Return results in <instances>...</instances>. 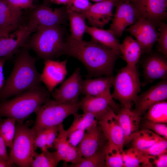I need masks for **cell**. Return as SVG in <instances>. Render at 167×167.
<instances>
[{
  "label": "cell",
  "instance_id": "6da1fadb",
  "mask_svg": "<svg viewBox=\"0 0 167 167\" xmlns=\"http://www.w3.org/2000/svg\"><path fill=\"white\" fill-rule=\"evenodd\" d=\"M114 50L91 40H77L70 35L66 40L64 55L74 57L85 66L88 77L112 76L115 64L120 55Z\"/></svg>",
  "mask_w": 167,
  "mask_h": 167
},
{
  "label": "cell",
  "instance_id": "7a4b0ae2",
  "mask_svg": "<svg viewBox=\"0 0 167 167\" xmlns=\"http://www.w3.org/2000/svg\"><path fill=\"white\" fill-rule=\"evenodd\" d=\"M25 46L15 54L14 64L10 75L0 90V99L18 95L41 85V74L36 67V58Z\"/></svg>",
  "mask_w": 167,
  "mask_h": 167
},
{
  "label": "cell",
  "instance_id": "3957f363",
  "mask_svg": "<svg viewBox=\"0 0 167 167\" xmlns=\"http://www.w3.org/2000/svg\"><path fill=\"white\" fill-rule=\"evenodd\" d=\"M50 93L39 85L31 88L14 98L0 104V116L24 121L50 98Z\"/></svg>",
  "mask_w": 167,
  "mask_h": 167
},
{
  "label": "cell",
  "instance_id": "277c9868",
  "mask_svg": "<svg viewBox=\"0 0 167 167\" xmlns=\"http://www.w3.org/2000/svg\"><path fill=\"white\" fill-rule=\"evenodd\" d=\"M61 26H38L25 46L33 51L37 57L46 60L54 59L64 54L66 40Z\"/></svg>",
  "mask_w": 167,
  "mask_h": 167
},
{
  "label": "cell",
  "instance_id": "5b68a950",
  "mask_svg": "<svg viewBox=\"0 0 167 167\" xmlns=\"http://www.w3.org/2000/svg\"><path fill=\"white\" fill-rule=\"evenodd\" d=\"M79 109V101L61 102L49 98L34 112L36 118L32 128L35 135L46 128L62 124L67 117L77 113Z\"/></svg>",
  "mask_w": 167,
  "mask_h": 167
},
{
  "label": "cell",
  "instance_id": "8992f818",
  "mask_svg": "<svg viewBox=\"0 0 167 167\" xmlns=\"http://www.w3.org/2000/svg\"><path fill=\"white\" fill-rule=\"evenodd\" d=\"M113 99L118 101L122 107L131 109L140 91L141 83L136 67L126 65L113 77Z\"/></svg>",
  "mask_w": 167,
  "mask_h": 167
},
{
  "label": "cell",
  "instance_id": "52a82bcc",
  "mask_svg": "<svg viewBox=\"0 0 167 167\" xmlns=\"http://www.w3.org/2000/svg\"><path fill=\"white\" fill-rule=\"evenodd\" d=\"M33 129L23 123H16L14 137L9 154L10 160L19 167H29L37 153Z\"/></svg>",
  "mask_w": 167,
  "mask_h": 167
},
{
  "label": "cell",
  "instance_id": "ba28073f",
  "mask_svg": "<svg viewBox=\"0 0 167 167\" xmlns=\"http://www.w3.org/2000/svg\"><path fill=\"white\" fill-rule=\"evenodd\" d=\"M125 30L136 39L141 47L142 54L151 52L159 36L156 26L150 20L142 17L138 18Z\"/></svg>",
  "mask_w": 167,
  "mask_h": 167
},
{
  "label": "cell",
  "instance_id": "9c48e42d",
  "mask_svg": "<svg viewBox=\"0 0 167 167\" xmlns=\"http://www.w3.org/2000/svg\"><path fill=\"white\" fill-rule=\"evenodd\" d=\"M37 27L28 22L26 25L20 26L14 32L3 37L0 40V58H11L21 47L25 46L26 41Z\"/></svg>",
  "mask_w": 167,
  "mask_h": 167
},
{
  "label": "cell",
  "instance_id": "30bf717a",
  "mask_svg": "<svg viewBox=\"0 0 167 167\" xmlns=\"http://www.w3.org/2000/svg\"><path fill=\"white\" fill-rule=\"evenodd\" d=\"M134 6L137 19L142 17L156 26L163 22L167 16V0H129Z\"/></svg>",
  "mask_w": 167,
  "mask_h": 167
},
{
  "label": "cell",
  "instance_id": "8fae6325",
  "mask_svg": "<svg viewBox=\"0 0 167 167\" xmlns=\"http://www.w3.org/2000/svg\"><path fill=\"white\" fill-rule=\"evenodd\" d=\"M29 22L36 26L52 27L63 24L67 17L66 9H53L45 5L36 6L32 9Z\"/></svg>",
  "mask_w": 167,
  "mask_h": 167
},
{
  "label": "cell",
  "instance_id": "7c38bea8",
  "mask_svg": "<svg viewBox=\"0 0 167 167\" xmlns=\"http://www.w3.org/2000/svg\"><path fill=\"white\" fill-rule=\"evenodd\" d=\"M115 13L109 30L117 38L122 36L126 28L137 20L135 7L129 0H119L116 5Z\"/></svg>",
  "mask_w": 167,
  "mask_h": 167
},
{
  "label": "cell",
  "instance_id": "4fadbf2b",
  "mask_svg": "<svg viewBox=\"0 0 167 167\" xmlns=\"http://www.w3.org/2000/svg\"><path fill=\"white\" fill-rule=\"evenodd\" d=\"M167 98V80H162L138 95L134 102L133 111L141 116L152 105Z\"/></svg>",
  "mask_w": 167,
  "mask_h": 167
},
{
  "label": "cell",
  "instance_id": "5bb4252c",
  "mask_svg": "<svg viewBox=\"0 0 167 167\" xmlns=\"http://www.w3.org/2000/svg\"><path fill=\"white\" fill-rule=\"evenodd\" d=\"M80 71V68L78 67L58 88L51 93L54 99L61 102L79 101L83 81Z\"/></svg>",
  "mask_w": 167,
  "mask_h": 167
},
{
  "label": "cell",
  "instance_id": "9a60e30c",
  "mask_svg": "<svg viewBox=\"0 0 167 167\" xmlns=\"http://www.w3.org/2000/svg\"><path fill=\"white\" fill-rule=\"evenodd\" d=\"M97 121L108 142L123 150V132L114 110L110 108Z\"/></svg>",
  "mask_w": 167,
  "mask_h": 167
},
{
  "label": "cell",
  "instance_id": "2e32d148",
  "mask_svg": "<svg viewBox=\"0 0 167 167\" xmlns=\"http://www.w3.org/2000/svg\"><path fill=\"white\" fill-rule=\"evenodd\" d=\"M67 62V59L62 61L54 59L44 60V67L41 74L40 80L50 93L57 85L63 81L66 75Z\"/></svg>",
  "mask_w": 167,
  "mask_h": 167
},
{
  "label": "cell",
  "instance_id": "e0dca14e",
  "mask_svg": "<svg viewBox=\"0 0 167 167\" xmlns=\"http://www.w3.org/2000/svg\"><path fill=\"white\" fill-rule=\"evenodd\" d=\"M86 131L82 140L76 147L83 157L92 155L104 148L108 142L98 122Z\"/></svg>",
  "mask_w": 167,
  "mask_h": 167
},
{
  "label": "cell",
  "instance_id": "ac0fdd59",
  "mask_svg": "<svg viewBox=\"0 0 167 167\" xmlns=\"http://www.w3.org/2000/svg\"><path fill=\"white\" fill-rule=\"evenodd\" d=\"M119 0H105L92 4L83 13L91 26L103 28L112 20V10Z\"/></svg>",
  "mask_w": 167,
  "mask_h": 167
},
{
  "label": "cell",
  "instance_id": "d6986e66",
  "mask_svg": "<svg viewBox=\"0 0 167 167\" xmlns=\"http://www.w3.org/2000/svg\"><path fill=\"white\" fill-rule=\"evenodd\" d=\"M142 62L145 81L151 83L157 79L164 80L167 77V60L162 54H148Z\"/></svg>",
  "mask_w": 167,
  "mask_h": 167
},
{
  "label": "cell",
  "instance_id": "ffe728a7",
  "mask_svg": "<svg viewBox=\"0 0 167 167\" xmlns=\"http://www.w3.org/2000/svg\"><path fill=\"white\" fill-rule=\"evenodd\" d=\"M113 77L101 76L83 79L81 93L86 96L105 97L118 108V105L114 101L110 91Z\"/></svg>",
  "mask_w": 167,
  "mask_h": 167
},
{
  "label": "cell",
  "instance_id": "44dd1931",
  "mask_svg": "<svg viewBox=\"0 0 167 167\" xmlns=\"http://www.w3.org/2000/svg\"><path fill=\"white\" fill-rule=\"evenodd\" d=\"M53 146L62 161L66 162L75 164L82 157L77 147L72 146L69 143L66 131L62 123L59 125L58 135L54 140Z\"/></svg>",
  "mask_w": 167,
  "mask_h": 167
},
{
  "label": "cell",
  "instance_id": "7402d4cb",
  "mask_svg": "<svg viewBox=\"0 0 167 167\" xmlns=\"http://www.w3.org/2000/svg\"><path fill=\"white\" fill-rule=\"evenodd\" d=\"M117 116L123 132L124 144H128L139 130L141 116L131 109L123 107Z\"/></svg>",
  "mask_w": 167,
  "mask_h": 167
},
{
  "label": "cell",
  "instance_id": "603a6c76",
  "mask_svg": "<svg viewBox=\"0 0 167 167\" xmlns=\"http://www.w3.org/2000/svg\"><path fill=\"white\" fill-rule=\"evenodd\" d=\"M80 101V108L83 112L92 114L97 121L110 108H117L107 99L100 96L85 95Z\"/></svg>",
  "mask_w": 167,
  "mask_h": 167
},
{
  "label": "cell",
  "instance_id": "cb8c5ba5",
  "mask_svg": "<svg viewBox=\"0 0 167 167\" xmlns=\"http://www.w3.org/2000/svg\"><path fill=\"white\" fill-rule=\"evenodd\" d=\"M85 33L90 36L92 40L110 49L119 51L121 44L110 30L87 25Z\"/></svg>",
  "mask_w": 167,
  "mask_h": 167
},
{
  "label": "cell",
  "instance_id": "d4e9b609",
  "mask_svg": "<svg viewBox=\"0 0 167 167\" xmlns=\"http://www.w3.org/2000/svg\"><path fill=\"white\" fill-rule=\"evenodd\" d=\"M119 51L126 65L136 67L142 54L141 47L136 40L127 36L120 44Z\"/></svg>",
  "mask_w": 167,
  "mask_h": 167
},
{
  "label": "cell",
  "instance_id": "484cf974",
  "mask_svg": "<svg viewBox=\"0 0 167 167\" xmlns=\"http://www.w3.org/2000/svg\"><path fill=\"white\" fill-rule=\"evenodd\" d=\"M22 10L10 6L4 0H0V28L19 27Z\"/></svg>",
  "mask_w": 167,
  "mask_h": 167
},
{
  "label": "cell",
  "instance_id": "4316f807",
  "mask_svg": "<svg viewBox=\"0 0 167 167\" xmlns=\"http://www.w3.org/2000/svg\"><path fill=\"white\" fill-rule=\"evenodd\" d=\"M66 11L70 21V36L77 40H83L87 26L84 15L82 13L74 12L66 8Z\"/></svg>",
  "mask_w": 167,
  "mask_h": 167
},
{
  "label": "cell",
  "instance_id": "83f0119b",
  "mask_svg": "<svg viewBox=\"0 0 167 167\" xmlns=\"http://www.w3.org/2000/svg\"><path fill=\"white\" fill-rule=\"evenodd\" d=\"M161 138L151 130L144 128L139 130L133 137L131 141L132 147L143 150L152 145Z\"/></svg>",
  "mask_w": 167,
  "mask_h": 167
},
{
  "label": "cell",
  "instance_id": "f1b7e54d",
  "mask_svg": "<svg viewBox=\"0 0 167 167\" xmlns=\"http://www.w3.org/2000/svg\"><path fill=\"white\" fill-rule=\"evenodd\" d=\"M41 152L34 157L31 167H55L62 160L56 151H49L48 149L41 150Z\"/></svg>",
  "mask_w": 167,
  "mask_h": 167
},
{
  "label": "cell",
  "instance_id": "f546056e",
  "mask_svg": "<svg viewBox=\"0 0 167 167\" xmlns=\"http://www.w3.org/2000/svg\"><path fill=\"white\" fill-rule=\"evenodd\" d=\"M74 116L72 124L66 130L67 137L75 130L81 129L86 131L97 122L94 116L89 113L83 112L81 114L77 113Z\"/></svg>",
  "mask_w": 167,
  "mask_h": 167
},
{
  "label": "cell",
  "instance_id": "4dcf8cb0",
  "mask_svg": "<svg viewBox=\"0 0 167 167\" xmlns=\"http://www.w3.org/2000/svg\"><path fill=\"white\" fill-rule=\"evenodd\" d=\"M124 167H143L146 155L140 150L131 148L122 151Z\"/></svg>",
  "mask_w": 167,
  "mask_h": 167
},
{
  "label": "cell",
  "instance_id": "1f68e13d",
  "mask_svg": "<svg viewBox=\"0 0 167 167\" xmlns=\"http://www.w3.org/2000/svg\"><path fill=\"white\" fill-rule=\"evenodd\" d=\"M147 120L156 122L167 123V102L166 101L155 103L147 110Z\"/></svg>",
  "mask_w": 167,
  "mask_h": 167
},
{
  "label": "cell",
  "instance_id": "d6a6232c",
  "mask_svg": "<svg viewBox=\"0 0 167 167\" xmlns=\"http://www.w3.org/2000/svg\"><path fill=\"white\" fill-rule=\"evenodd\" d=\"M105 146L91 156L87 157H82L76 164L67 165H65V166L71 167H106L105 161Z\"/></svg>",
  "mask_w": 167,
  "mask_h": 167
},
{
  "label": "cell",
  "instance_id": "836d02e7",
  "mask_svg": "<svg viewBox=\"0 0 167 167\" xmlns=\"http://www.w3.org/2000/svg\"><path fill=\"white\" fill-rule=\"evenodd\" d=\"M122 151L116 146L108 142L105 147L106 167H123Z\"/></svg>",
  "mask_w": 167,
  "mask_h": 167
},
{
  "label": "cell",
  "instance_id": "e575fe53",
  "mask_svg": "<svg viewBox=\"0 0 167 167\" xmlns=\"http://www.w3.org/2000/svg\"><path fill=\"white\" fill-rule=\"evenodd\" d=\"M16 123L15 119L9 118L0 121V135L7 147L10 148L15 134Z\"/></svg>",
  "mask_w": 167,
  "mask_h": 167
},
{
  "label": "cell",
  "instance_id": "d590c367",
  "mask_svg": "<svg viewBox=\"0 0 167 167\" xmlns=\"http://www.w3.org/2000/svg\"><path fill=\"white\" fill-rule=\"evenodd\" d=\"M167 139L162 137L148 148L141 151L147 155L156 156L167 153Z\"/></svg>",
  "mask_w": 167,
  "mask_h": 167
},
{
  "label": "cell",
  "instance_id": "8d00e7d4",
  "mask_svg": "<svg viewBox=\"0 0 167 167\" xmlns=\"http://www.w3.org/2000/svg\"><path fill=\"white\" fill-rule=\"evenodd\" d=\"M157 40L158 51L165 57L167 56V24L165 22L159 25Z\"/></svg>",
  "mask_w": 167,
  "mask_h": 167
},
{
  "label": "cell",
  "instance_id": "74e56055",
  "mask_svg": "<svg viewBox=\"0 0 167 167\" xmlns=\"http://www.w3.org/2000/svg\"><path fill=\"white\" fill-rule=\"evenodd\" d=\"M167 166V153L151 156L146 155L143 167H166Z\"/></svg>",
  "mask_w": 167,
  "mask_h": 167
},
{
  "label": "cell",
  "instance_id": "f35d334b",
  "mask_svg": "<svg viewBox=\"0 0 167 167\" xmlns=\"http://www.w3.org/2000/svg\"><path fill=\"white\" fill-rule=\"evenodd\" d=\"M143 126L167 139V123L154 122L147 120L144 123Z\"/></svg>",
  "mask_w": 167,
  "mask_h": 167
},
{
  "label": "cell",
  "instance_id": "ab89813d",
  "mask_svg": "<svg viewBox=\"0 0 167 167\" xmlns=\"http://www.w3.org/2000/svg\"><path fill=\"white\" fill-rule=\"evenodd\" d=\"M92 4L89 0H71L66 8L83 14L88 10Z\"/></svg>",
  "mask_w": 167,
  "mask_h": 167
},
{
  "label": "cell",
  "instance_id": "60d3db41",
  "mask_svg": "<svg viewBox=\"0 0 167 167\" xmlns=\"http://www.w3.org/2000/svg\"><path fill=\"white\" fill-rule=\"evenodd\" d=\"M10 6L22 10L30 9H33L36 6L34 4V0H4Z\"/></svg>",
  "mask_w": 167,
  "mask_h": 167
},
{
  "label": "cell",
  "instance_id": "b9f144b4",
  "mask_svg": "<svg viewBox=\"0 0 167 167\" xmlns=\"http://www.w3.org/2000/svg\"><path fill=\"white\" fill-rule=\"evenodd\" d=\"M85 130L79 129L71 132L68 136V140L72 146L76 147L82 140Z\"/></svg>",
  "mask_w": 167,
  "mask_h": 167
},
{
  "label": "cell",
  "instance_id": "7bdbcfd3",
  "mask_svg": "<svg viewBox=\"0 0 167 167\" xmlns=\"http://www.w3.org/2000/svg\"><path fill=\"white\" fill-rule=\"evenodd\" d=\"M47 130L46 147L47 149L52 147L54 140L58 135L59 125L50 127Z\"/></svg>",
  "mask_w": 167,
  "mask_h": 167
},
{
  "label": "cell",
  "instance_id": "ee69618b",
  "mask_svg": "<svg viewBox=\"0 0 167 167\" xmlns=\"http://www.w3.org/2000/svg\"><path fill=\"white\" fill-rule=\"evenodd\" d=\"M6 143L0 135V158L11 161L6 149Z\"/></svg>",
  "mask_w": 167,
  "mask_h": 167
},
{
  "label": "cell",
  "instance_id": "f6af8a7d",
  "mask_svg": "<svg viewBox=\"0 0 167 167\" xmlns=\"http://www.w3.org/2000/svg\"><path fill=\"white\" fill-rule=\"evenodd\" d=\"M8 59L6 58H0V90L2 87L5 82L3 72L4 65Z\"/></svg>",
  "mask_w": 167,
  "mask_h": 167
},
{
  "label": "cell",
  "instance_id": "bcb514c9",
  "mask_svg": "<svg viewBox=\"0 0 167 167\" xmlns=\"http://www.w3.org/2000/svg\"><path fill=\"white\" fill-rule=\"evenodd\" d=\"M19 27L12 26L6 28H0V40L3 37L9 35L12 31L17 30Z\"/></svg>",
  "mask_w": 167,
  "mask_h": 167
},
{
  "label": "cell",
  "instance_id": "7dc6e473",
  "mask_svg": "<svg viewBox=\"0 0 167 167\" xmlns=\"http://www.w3.org/2000/svg\"><path fill=\"white\" fill-rule=\"evenodd\" d=\"M16 166L11 161L0 158V167H12Z\"/></svg>",
  "mask_w": 167,
  "mask_h": 167
},
{
  "label": "cell",
  "instance_id": "c3c4849f",
  "mask_svg": "<svg viewBox=\"0 0 167 167\" xmlns=\"http://www.w3.org/2000/svg\"><path fill=\"white\" fill-rule=\"evenodd\" d=\"M71 0H48V1L57 4H63L68 5Z\"/></svg>",
  "mask_w": 167,
  "mask_h": 167
},
{
  "label": "cell",
  "instance_id": "681fc988",
  "mask_svg": "<svg viewBox=\"0 0 167 167\" xmlns=\"http://www.w3.org/2000/svg\"><path fill=\"white\" fill-rule=\"evenodd\" d=\"M89 1H91L93 2H101L105 0H89Z\"/></svg>",
  "mask_w": 167,
  "mask_h": 167
},
{
  "label": "cell",
  "instance_id": "f907efd6",
  "mask_svg": "<svg viewBox=\"0 0 167 167\" xmlns=\"http://www.w3.org/2000/svg\"><path fill=\"white\" fill-rule=\"evenodd\" d=\"M45 2H48V0H44Z\"/></svg>",
  "mask_w": 167,
  "mask_h": 167
}]
</instances>
